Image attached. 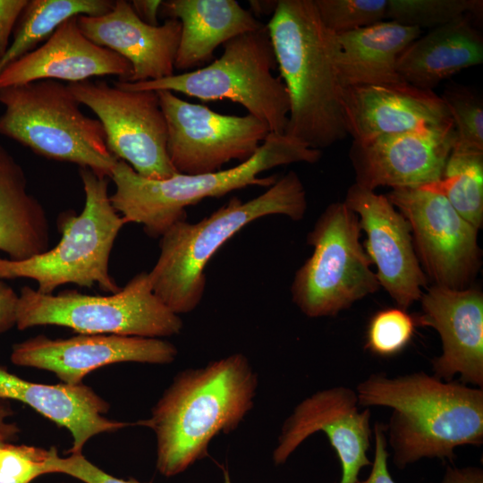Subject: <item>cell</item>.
Listing matches in <instances>:
<instances>
[{
    "label": "cell",
    "mask_w": 483,
    "mask_h": 483,
    "mask_svg": "<svg viewBox=\"0 0 483 483\" xmlns=\"http://www.w3.org/2000/svg\"><path fill=\"white\" fill-rule=\"evenodd\" d=\"M47 471L65 474L83 483H143L133 478L126 480L114 477L89 462L82 453L60 457L56 448L48 461Z\"/></svg>",
    "instance_id": "obj_34"
},
{
    "label": "cell",
    "mask_w": 483,
    "mask_h": 483,
    "mask_svg": "<svg viewBox=\"0 0 483 483\" xmlns=\"http://www.w3.org/2000/svg\"><path fill=\"white\" fill-rule=\"evenodd\" d=\"M375 453L371 462L372 468L369 477L364 480L358 479L355 483H396L390 475L387 460V440L385 427L381 423L374 426Z\"/></svg>",
    "instance_id": "obj_35"
},
{
    "label": "cell",
    "mask_w": 483,
    "mask_h": 483,
    "mask_svg": "<svg viewBox=\"0 0 483 483\" xmlns=\"http://www.w3.org/2000/svg\"><path fill=\"white\" fill-rule=\"evenodd\" d=\"M81 32L95 44L110 49L131 65L125 82L157 80L174 74V61L182 25L166 19L161 25L141 21L131 3L114 1L113 8L102 15H79Z\"/></svg>",
    "instance_id": "obj_20"
},
{
    "label": "cell",
    "mask_w": 483,
    "mask_h": 483,
    "mask_svg": "<svg viewBox=\"0 0 483 483\" xmlns=\"http://www.w3.org/2000/svg\"><path fill=\"white\" fill-rule=\"evenodd\" d=\"M266 26L289 96L284 134L318 150L345 139L339 45L313 0H278Z\"/></svg>",
    "instance_id": "obj_3"
},
{
    "label": "cell",
    "mask_w": 483,
    "mask_h": 483,
    "mask_svg": "<svg viewBox=\"0 0 483 483\" xmlns=\"http://www.w3.org/2000/svg\"><path fill=\"white\" fill-rule=\"evenodd\" d=\"M224 475H225V483H231L229 473H228L227 470H225Z\"/></svg>",
    "instance_id": "obj_42"
},
{
    "label": "cell",
    "mask_w": 483,
    "mask_h": 483,
    "mask_svg": "<svg viewBox=\"0 0 483 483\" xmlns=\"http://www.w3.org/2000/svg\"><path fill=\"white\" fill-rule=\"evenodd\" d=\"M0 399L15 400L66 428L72 438L69 453H81L93 436L137 423L109 419V403L90 386L64 383L47 385L27 381L0 367Z\"/></svg>",
    "instance_id": "obj_22"
},
{
    "label": "cell",
    "mask_w": 483,
    "mask_h": 483,
    "mask_svg": "<svg viewBox=\"0 0 483 483\" xmlns=\"http://www.w3.org/2000/svg\"><path fill=\"white\" fill-rule=\"evenodd\" d=\"M222 55L194 71L142 82L114 81L128 90H169L202 101L228 99L264 121L270 131L284 134L290 101L277 68L271 38L263 28L237 36L223 45Z\"/></svg>",
    "instance_id": "obj_8"
},
{
    "label": "cell",
    "mask_w": 483,
    "mask_h": 483,
    "mask_svg": "<svg viewBox=\"0 0 483 483\" xmlns=\"http://www.w3.org/2000/svg\"><path fill=\"white\" fill-rule=\"evenodd\" d=\"M28 0H0V60L10 46L16 22Z\"/></svg>",
    "instance_id": "obj_36"
},
{
    "label": "cell",
    "mask_w": 483,
    "mask_h": 483,
    "mask_svg": "<svg viewBox=\"0 0 483 483\" xmlns=\"http://www.w3.org/2000/svg\"><path fill=\"white\" fill-rule=\"evenodd\" d=\"M49 449L0 440V483H30L48 474Z\"/></svg>",
    "instance_id": "obj_33"
},
{
    "label": "cell",
    "mask_w": 483,
    "mask_h": 483,
    "mask_svg": "<svg viewBox=\"0 0 483 483\" xmlns=\"http://www.w3.org/2000/svg\"><path fill=\"white\" fill-rule=\"evenodd\" d=\"M343 202L359 216L360 229L367 234L366 253L377 267L380 286L398 308L407 310L419 301L427 285L409 223L386 195L356 182L348 189Z\"/></svg>",
    "instance_id": "obj_17"
},
{
    "label": "cell",
    "mask_w": 483,
    "mask_h": 483,
    "mask_svg": "<svg viewBox=\"0 0 483 483\" xmlns=\"http://www.w3.org/2000/svg\"><path fill=\"white\" fill-rule=\"evenodd\" d=\"M360 230L358 216L344 202H335L308 233L313 252L291 285L293 303L307 317L336 316L380 287L360 242Z\"/></svg>",
    "instance_id": "obj_10"
},
{
    "label": "cell",
    "mask_w": 483,
    "mask_h": 483,
    "mask_svg": "<svg viewBox=\"0 0 483 483\" xmlns=\"http://www.w3.org/2000/svg\"><path fill=\"white\" fill-rule=\"evenodd\" d=\"M481 0H387L386 16L397 23L436 28L471 13H482Z\"/></svg>",
    "instance_id": "obj_29"
},
{
    "label": "cell",
    "mask_w": 483,
    "mask_h": 483,
    "mask_svg": "<svg viewBox=\"0 0 483 483\" xmlns=\"http://www.w3.org/2000/svg\"><path fill=\"white\" fill-rule=\"evenodd\" d=\"M322 431L340 461L337 483H355L362 468L371 464L368 452L372 429L369 408L360 410L356 392L339 386L302 400L285 419L273 452L275 464L289 456L312 434Z\"/></svg>",
    "instance_id": "obj_14"
},
{
    "label": "cell",
    "mask_w": 483,
    "mask_h": 483,
    "mask_svg": "<svg viewBox=\"0 0 483 483\" xmlns=\"http://www.w3.org/2000/svg\"><path fill=\"white\" fill-rule=\"evenodd\" d=\"M131 71L126 59L89 40L74 16L59 25L42 45L7 65L0 72V88L40 80L75 83L106 75L128 81Z\"/></svg>",
    "instance_id": "obj_21"
},
{
    "label": "cell",
    "mask_w": 483,
    "mask_h": 483,
    "mask_svg": "<svg viewBox=\"0 0 483 483\" xmlns=\"http://www.w3.org/2000/svg\"><path fill=\"white\" fill-rule=\"evenodd\" d=\"M177 354L173 343L160 338L79 334L51 339L38 335L14 343L10 360L16 366L49 371L62 383L75 386L104 366L120 362L166 365Z\"/></svg>",
    "instance_id": "obj_15"
},
{
    "label": "cell",
    "mask_w": 483,
    "mask_h": 483,
    "mask_svg": "<svg viewBox=\"0 0 483 483\" xmlns=\"http://www.w3.org/2000/svg\"><path fill=\"white\" fill-rule=\"evenodd\" d=\"M85 205L80 215H61L62 238L56 246L30 258L13 261L0 258V279L30 278L37 291L53 294L59 286L97 285L106 292L121 290L109 273L111 251L126 222L114 208L108 195V177L80 168Z\"/></svg>",
    "instance_id": "obj_7"
},
{
    "label": "cell",
    "mask_w": 483,
    "mask_h": 483,
    "mask_svg": "<svg viewBox=\"0 0 483 483\" xmlns=\"http://www.w3.org/2000/svg\"><path fill=\"white\" fill-rule=\"evenodd\" d=\"M416 323L434 328L442 352L432 360L434 376L483 386V293L478 288L452 290L432 285L423 292Z\"/></svg>",
    "instance_id": "obj_18"
},
{
    "label": "cell",
    "mask_w": 483,
    "mask_h": 483,
    "mask_svg": "<svg viewBox=\"0 0 483 483\" xmlns=\"http://www.w3.org/2000/svg\"><path fill=\"white\" fill-rule=\"evenodd\" d=\"M318 16L335 35L371 26L386 16L387 0H313Z\"/></svg>",
    "instance_id": "obj_32"
},
{
    "label": "cell",
    "mask_w": 483,
    "mask_h": 483,
    "mask_svg": "<svg viewBox=\"0 0 483 483\" xmlns=\"http://www.w3.org/2000/svg\"><path fill=\"white\" fill-rule=\"evenodd\" d=\"M455 140L451 123L352 141L349 157L356 183L375 191L381 186L419 188L437 182Z\"/></svg>",
    "instance_id": "obj_16"
},
{
    "label": "cell",
    "mask_w": 483,
    "mask_h": 483,
    "mask_svg": "<svg viewBox=\"0 0 483 483\" xmlns=\"http://www.w3.org/2000/svg\"><path fill=\"white\" fill-rule=\"evenodd\" d=\"M416 328L415 318L401 308L375 313L366 335V349L381 357L400 353L411 342Z\"/></svg>",
    "instance_id": "obj_31"
},
{
    "label": "cell",
    "mask_w": 483,
    "mask_h": 483,
    "mask_svg": "<svg viewBox=\"0 0 483 483\" xmlns=\"http://www.w3.org/2000/svg\"><path fill=\"white\" fill-rule=\"evenodd\" d=\"M0 135L48 159L110 178L118 158L97 118L84 114L67 84L40 80L0 88Z\"/></svg>",
    "instance_id": "obj_6"
},
{
    "label": "cell",
    "mask_w": 483,
    "mask_h": 483,
    "mask_svg": "<svg viewBox=\"0 0 483 483\" xmlns=\"http://www.w3.org/2000/svg\"><path fill=\"white\" fill-rule=\"evenodd\" d=\"M159 15L181 22L174 70L183 72L208 64L220 45L265 26L236 0L162 1Z\"/></svg>",
    "instance_id": "obj_23"
},
{
    "label": "cell",
    "mask_w": 483,
    "mask_h": 483,
    "mask_svg": "<svg viewBox=\"0 0 483 483\" xmlns=\"http://www.w3.org/2000/svg\"><path fill=\"white\" fill-rule=\"evenodd\" d=\"M110 0H28L13 32V40L0 60V72L10 64L37 48L64 21L79 15H102Z\"/></svg>",
    "instance_id": "obj_27"
},
{
    "label": "cell",
    "mask_w": 483,
    "mask_h": 483,
    "mask_svg": "<svg viewBox=\"0 0 483 483\" xmlns=\"http://www.w3.org/2000/svg\"><path fill=\"white\" fill-rule=\"evenodd\" d=\"M441 483H483V470L475 466L447 467Z\"/></svg>",
    "instance_id": "obj_38"
},
{
    "label": "cell",
    "mask_w": 483,
    "mask_h": 483,
    "mask_svg": "<svg viewBox=\"0 0 483 483\" xmlns=\"http://www.w3.org/2000/svg\"><path fill=\"white\" fill-rule=\"evenodd\" d=\"M258 382L242 353L178 373L150 418L137 421L156 435L160 474L173 477L183 472L206 456L216 435L236 429L253 407Z\"/></svg>",
    "instance_id": "obj_2"
},
{
    "label": "cell",
    "mask_w": 483,
    "mask_h": 483,
    "mask_svg": "<svg viewBox=\"0 0 483 483\" xmlns=\"http://www.w3.org/2000/svg\"><path fill=\"white\" fill-rule=\"evenodd\" d=\"M453 120L456 140L452 151L483 154V103L462 85H450L440 96Z\"/></svg>",
    "instance_id": "obj_30"
},
{
    "label": "cell",
    "mask_w": 483,
    "mask_h": 483,
    "mask_svg": "<svg viewBox=\"0 0 483 483\" xmlns=\"http://www.w3.org/2000/svg\"><path fill=\"white\" fill-rule=\"evenodd\" d=\"M67 85L97 115L115 157L148 179L178 174L167 154V125L157 91L123 89L101 80Z\"/></svg>",
    "instance_id": "obj_11"
},
{
    "label": "cell",
    "mask_w": 483,
    "mask_h": 483,
    "mask_svg": "<svg viewBox=\"0 0 483 483\" xmlns=\"http://www.w3.org/2000/svg\"><path fill=\"white\" fill-rule=\"evenodd\" d=\"M343 109L348 135L356 142L453 123L440 96L406 82L345 87Z\"/></svg>",
    "instance_id": "obj_19"
},
{
    "label": "cell",
    "mask_w": 483,
    "mask_h": 483,
    "mask_svg": "<svg viewBox=\"0 0 483 483\" xmlns=\"http://www.w3.org/2000/svg\"><path fill=\"white\" fill-rule=\"evenodd\" d=\"M13 413L6 401L0 399V440L12 442L19 436V426L10 419Z\"/></svg>",
    "instance_id": "obj_40"
},
{
    "label": "cell",
    "mask_w": 483,
    "mask_h": 483,
    "mask_svg": "<svg viewBox=\"0 0 483 483\" xmlns=\"http://www.w3.org/2000/svg\"><path fill=\"white\" fill-rule=\"evenodd\" d=\"M482 62V35L463 15L414 40L400 55L396 68L404 82L433 90L442 80Z\"/></svg>",
    "instance_id": "obj_24"
},
{
    "label": "cell",
    "mask_w": 483,
    "mask_h": 483,
    "mask_svg": "<svg viewBox=\"0 0 483 483\" xmlns=\"http://www.w3.org/2000/svg\"><path fill=\"white\" fill-rule=\"evenodd\" d=\"M321 156V150L285 134L270 132L248 160L214 173L176 174L167 179L151 180L118 159L110 176L115 186L110 202L126 224H140L148 236L160 238L172 225L186 220L189 206L248 186L270 187L278 177H261L262 173L293 163L315 164Z\"/></svg>",
    "instance_id": "obj_5"
},
{
    "label": "cell",
    "mask_w": 483,
    "mask_h": 483,
    "mask_svg": "<svg viewBox=\"0 0 483 483\" xmlns=\"http://www.w3.org/2000/svg\"><path fill=\"white\" fill-rule=\"evenodd\" d=\"M49 243L46 210L28 191L21 165L0 145V250L21 261L46 252Z\"/></svg>",
    "instance_id": "obj_26"
},
{
    "label": "cell",
    "mask_w": 483,
    "mask_h": 483,
    "mask_svg": "<svg viewBox=\"0 0 483 483\" xmlns=\"http://www.w3.org/2000/svg\"><path fill=\"white\" fill-rule=\"evenodd\" d=\"M157 92L167 125V154L178 174L214 173L232 160L242 163L271 132L264 121L250 114H222L172 91Z\"/></svg>",
    "instance_id": "obj_12"
},
{
    "label": "cell",
    "mask_w": 483,
    "mask_h": 483,
    "mask_svg": "<svg viewBox=\"0 0 483 483\" xmlns=\"http://www.w3.org/2000/svg\"><path fill=\"white\" fill-rule=\"evenodd\" d=\"M386 196L409 223L417 257L434 285L468 288L481 264L479 230L440 194L394 188Z\"/></svg>",
    "instance_id": "obj_13"
},
{
    "label": "cell",
    "mask_w": 483,
    "mask_h": 483,
    "mask_svg": "<svg viewBox=\"0 0 483 483\" xmlns=\"http://www.w3.org/2000/svg\"><path fill=\"white\" fill-rule=\"evenodd\" d=\"M250 11L255 13H274L277 1H250Z\"/></svg>",
    "instance_id": "obj_41"
},
{
    "label": "cell",
    "mask_w": 483,
    "mask_h": 483,
    "mask_svg": "<svg viewBox=\"0 0 483 483\" xmlns=\"http://www.w3.org/2000/svg\"><path fill=\"white\" fill-rule=\"evenodd\" d=\"M60 326L78 334H106L145 338L179 335L183 323L153 292L148 274L135 275L124 287L107 296L76 290L44 294L30 286L21 289L16 326Z\"/></svg>",
    "instance_id": "obj_9"
},
{
    "label": "cell",
    "mask_w": 483,
    "mask_h": 483,
    "mask_svg": "<svg viewBox=\"0 0 483 483\" xmlns=\"http://www.w3.org/2000/svg\"><path fill=\"white\" fill-rule=\"evenodd\" d=\"M19 295L0 279V334L16 326V310Z\"/></svg>",
    "instance_id": "obj_37"
},
{
    "label": "cell",
    "mask_w": 483,
    "mask_h": 483,
    "mask_svg": "<svg viewBox=\"0 0 483 483\" xmlns=\"http://www.w3.org/2000/svg\"><path fill=\"white\" fill-rule=\"evenodd\" d=\"M419 188L444 196L474 227H482L483 154L452 151L442 178Z\"/></svg>",
    "instance_id": "obj_28"
},
{
    "label": "cell",
    "mask_w": 483,
    "mask_h": 483,
    "mask_svg": "<svg viewBox=\"0 0 483 483\" xmlns=\"http://www.w3.org/2000/svg\"><path fill=\"white\" fill-rule=\"evenodd\" d=\"M162 1L160 0H133L131 2V7L138 17L144 22L157 26V17Z\"/></svg>",
    "instance_id": "obj_39"
},
{
    "label": "cell",
    "mask_w": 483,
    "mask_h": 483,
    "mask_svg": "<svg viewBox=\"0 0 483 483\" xmlns=\"http://www.w3.org/2000/svg\"><path fill=\"white\" fill-rule=\"evenodd\" d=\"M355 392L360 407L392 409L388 444L400 470L424 458L453 461L456 447L483 443L481 387L419 371L372 374Z\"/></svg>",
    "instance_id": "obj_1"
},
{
    "label": "cell",
    "mask_w": 483,
    "mask_h": 483,
    "mask_svg": "<svg viewBox=\"0 0 483 483\" xmlns=\"http://www.w3.org/2000/svg\"><path fill=\"white\" fill-rule=\"evenodd\" d=\"M421 33L418 27L388 21L336 35L343 87L404 82L397 72V60Z\"/></svg>",
    "instance_id": "obj_25"
},
{
    "label": "cell",
    "mask_w": 483,
    "mask_h": 483,
    "mask_svg": "<svg viewBox=\"0 0 483 483\" xmlns=\"http://www.w3.org/2000/svg\"><path fill=\"white\" fill-rule=\"evenodd\" d=\"M307 208L302 182L290 171L248 201L234 197L198 223L177 222L159 238L158 258L148 272L153 292L177 315L193 311L205 292L206 266L225 242L267 216L300 221Z\"/></svg>",
    "instance_id": "obj_4"
}]
</instances>
